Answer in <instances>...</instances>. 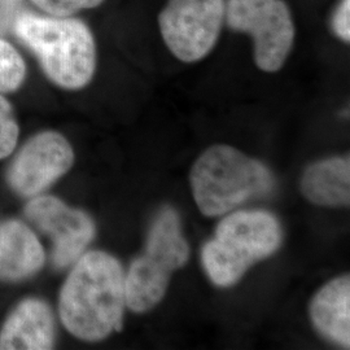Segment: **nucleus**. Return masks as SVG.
<instances>
[{"mask_svg":"<svg viewBox=\"0 0 350 350\" xmlns=\"http://www.w3.org/2000/svg\"><path fill=\"white\" fill-rule=\"evenodd\" d=\"M13 31L56 86L75 91L91 82L96 69V46L91 30L81 20L24 12L17 17Z\"/></svg>","mask_w":350,"mask_h":350,"instance_id":"2","label":"nucleus"},{"mask_svg":"<svg viewBox=\"0 0 350 350\" xmlns=\"http://www.w3.org/2000/svg\"><path fill=\"white\" fill-rule=\"evenodd\" d=\"M282 241V226L271 213L230 212L217 226L214 238L204 245L201 261L215 286L230 287L250 266L274 254Z\"/></svg>","mask_w":350,"mask_h":350,"instance_id":"4","label":"nucleus"},{"mask_svg":"<svg viewBox=\"0 0 350 350\" xmlns=\"http://www.w3.org/2000/svg\"><path fill=\"white\" fill-rule=\"evenodd\" d=\"M196 205L206 217L232 212L244 202L273 192L275 180L261 161L230 146H213L191 169Z\"/></svg>","mask_w":350,"mask_h":350,"instance_id":"3","label":"nucleus"},{"mask_svg":"<svg viewBox=\"0 0 350 350\" xmlns=\"http://www.w3.org/2000/svg\"><path fill=\"white\" fill-rule=\"evenodd\" d=\"M46 253L33 230L20 221L0 224V280L16 283L37 275Z\"/></svg>","mask_w":350,"mask_h":350,"instance_id":"11","label":"nucleus"},{"mask_svg":"<svg viewBox=\"0 0 350 350\" xmlns=\"http://www.w3.org/2000/svg\"><path fill=\"white\" fill-rule=\"evenodd\" d=\"M24 215L38 231L50 239L51 261L59 270L73 265L96 234L95 224L88 213L70 208L51 195L31 198L24 208Z\"/></svg>","mask_w":350,"mask_h":350,"instance_id":"8","label":"nucleus"},{"mask_svg":"<svg viewBox=\"0 0 350 350\" xmlns=\"http://www.w3.org/2000/svg\"><path fill=\"white\" fill-rule=\"evenodd\" d=\"M73 265L59 297L66 331L88 342L121 331L126 306L122 265L101 250L83 253Z\"/></svg>","mask_w":350,"mask_h":350,"instance_id":"1","label":"nucleus"},{"mask_svg":"<svg viewBox=\"0 0 350 350\" xmlns=\"http://www.w3.org/2000/svg\"><path fill=\"white\" fill-rule=\"evenodd\" d=\"M226 25L253 39L254 62L266 73L286 63L296 37L291 10L284 0H227Z\"/></svg>","mask_w":350,"mask_h":350,"instance_id":"6","label":"nucleus"},{"mask_svg":"<svg viewBox=\"0 0 350 350\" xmlns=\"http://www.w3.org/2000/svg\"><path fill=\"white\" fill-rule=\"evenodd\" d=\"M332 30L342 42L350 40V0H340L332 16Z\"/></svg>","mask_w":350,"mask_h":350,"instance_id":"17","label":"nucleus"},{"mask_svg":"<svg viewBox=\"0 0 350 350\" xmlns=\"http://www.w3.org/2000/svg\"><path fill=\"white\" fill-rule=\"evenodd\" d=\"M75 163V150L57 131H42L29 139L14 156L7 183L21 198L31 199L66 174Z\"/></svg>","mask_w":350,"mask_h":350,"instance_id":"9","label":"nucleus"},{"mask_svg":"<svg viewBox=\"0 0 350 350\" xmlns=\"http://www.w3.org/2000/svg\"><path fill=\"white\" fill-rule=\"evenodd\" d=\"M26 65L18 51L0 38V94H11L23 86Z\"/></svg>","mask_w":350,"mask_h":350,"instance_id":"14","label":"nucleus"},{"mask_svg":"<svg viewBox=\"0 0 350 350\" xmlns=\"http://www.w3.org/2000/svg\"><path fill=\"white\" fill-rule=\"evenodd\" d=\"M20 135V127L11 103L0 94V160L11 156Z\"/></svg>","mask_w":350,"mask_h":350,"instance_id":"15","label":"nucleus"},{"mask_svg":"<svg viewBox=\"0 0 350 350\" xmlns=\"http://www.w3.org/2000/svg\"><path fill=\"white\" fill-rule=\"evenodd\" d=\"M189 257L187 240L174 208L165 206L150 226L146 250L134 260L125 274L126 306L134 313H146L163 300L175 270Z\"/></svg>","mask_w":350,"mask_h":350,"instance_id":"5","label":"nucleus"},{"mask_svg":"<svg viewBox=\"0 0 350 350\" xmlns=\"http://www.w3.org/2000/svg\"><path fill=\"white\" fill-rule=\"evenodd\" d=\"M55 319L46 301L29 297L8 315L0 329V350L52 349Z\"/></svg>","mask_w":350,"mask_h":350,"instance_id":"10","label":"nucleus"},{"mask_svg":"<svg viewBox=\"0 0 350 350\" xmlns=\"http://www.w3.org/2000/svg\"><path fill=\"white\" fill-rule=\"evenodd\" d=\"M314 327L342 348L350 345V278L342 275L321 288L310 304Z\"/></svg>","mask_w":350,"mask_h":350,"instance_id":"12","label":"nucleus"},{"mask_svg":"<svg viewBox=\"0 0 350 350\" xmlns=\"http://www.w3.org/2000/svg\"><path fill=\"white\" fill-rule=\"evenodd\" d=\"M37 8L53 17H70L72 14L96 8L105 0H30Z\"/></svg>","mask_w":350,"mask_h":350,"instance_id":"16","label":"nucleus"},{"mask_svg":"<svg viewBox=\"0 0 350 350\" xmlns=\"http://www.w3.org/2000/svg\"><path fill=\"white\" fill-rule=\"evenodd\" d=\"M226 0H167L159 27L166 47L183 63L212 52L225 24Z\"/></svg>","mask_w":350,"mask_h":350,"instance_id":"7","label":"nucleus"},{"mask_svg":"<svg viewBox=\"0 0 350 350\" xmlns=\"http://www.w3.org/2000/svg\"><path fill=\"white\" fill-rule=\"evenodd\" d=\"M23 0H0V34L8 33L21 14Z\"/></svg>","mask_w":350,"mask_h":350,"instance_id":"18","label":"nucleus"},{"mask_svg":"<svg viewBox=\"0 0 350 350\" xmlns=\"http://www.w3.org/2000/svg\"><path fill=\"white\" fill-rule=\"evenodd\" d=\"M304 196L319 206H349V157H332L306 167L301 179Z\"/></svg>","mask_w":350,"mask_h":350,"instance_id":"13","label":"nucleus"}]
</instances>
